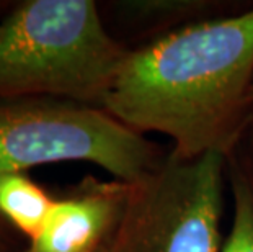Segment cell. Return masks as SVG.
<instances>
[{
  "mask_svg": "<svg viewBox=\"0 0 253 252\" xmlns=\"http://www.w3.org/2000/svg\"><path fill=\"white\" fill-rule=\"evenodd\" d=\"M103 110L176 157L229 155L252 121L253 5L129 48Z\"/></svg>",
  "mask_w": 253,
  "mask_h": 252,
  "instance_id": "obj_1",
  "label": "cell"
},
{
  "mask_svg": "<svg viewBox=\"0 0 253 252\" xmlns=\"http://www.w3.org/2000/svg\"><path fill=\"white\" fill-rule=\"evenodd\" d=\"M127 52L93 0H28L0 20V101L51 97L103 108Z\"/></svg>",
  "mask_w": 253,
  "mask_h": 252,
  "instance_id": "obj_2",
  "label": "cell"
},
{
  "mask_svg": "<svg viewBox=\"0 0 253 252\" xmlns=\"http://www.w3.org/2000/svg\"><path fill=\"white\" fill-rule=\"evenodd\" d=\"M165 155L157 143L100 106L51 97L0 101V172L85 160L132 184Z\"/></svg>",
  "mask_w": 253,
  "mask_h": 252,
  "instance_id": "obj_3",
  "label": "cell"
},
{
  "mask_svg": "<svg viewBox=\"0 0 253 252\" xmlns=\"http://www.w3.org/2000/svg\"><path fill=\"white\" fill-rule=\"evenodd\" d=\"M227 155L165 159L129 184L120 228L108 252H222Z\"/></svg>",
  "mask_w": 253,
  "mask_h": 252,
  "instance_id": "obj_4",
  "label": "cell"
},
{
  "mask_svg": "<svg viewBox=\"0 0 253 252\" xmlns=\"http://www.w3.org/2000/svg\"><path fill=\"white\" fill-rule=\"evenodd\" d=\"M129 184L87 177L57 198L25 252H106L120 228Z\"/></svg>",
  "mask_w": 253,
  "mask_h": 252,
  "instance_id": "obj_5",
  "label": "cell"
},
{
  "mask_svg": "<svg viewBox=\"0 0 253 252\" xmlns=\"http://www.w3.org/2000/svg\"><path fill=\"white\" fill-rule=\"evenodd\" d=\"M115 5L120 20L145 43L196 21L227 15L229 10L219 0H123Z\"/></svg>",
  "mask_w": 253,
  "mask_h": 252,
  "instance_id": "obj_6",
  "label": "cell"
},
{
  "mask_svg": "<svg viewBox=\"0 0 253 252\" xmlns=\"http://www.w3.org/2000/svg\"><path fill=\"white\" fill-rule=\"evenodd\" d=\"M232 214L222 252H253V148L247 136L227 155Z\"/></svg>",
  "mask_w": 253,
  "mask_h": 252,
  "instance_id": "obj_7",
  "label": "cell"
},
{
  "mask_svg": "<svg viewBox=\"0 0 253 252\" xmlns=\"http://www.w3.org/2000/svg\"><path fill=\"white\" fill-rule=\"evenodd\" d=\"M54 202L25 172H0V214L30 241L46 223Z\"/></svg>",
  "mask_w": 253,
  "mask_h": 252,
  "instance_id": "obj_8",
  "label": "cell"
},
{
  "mask_svg": "<svg viewBox=\"0 0 253 252\" xmlns=\"http://www.w3.org/2000/svg\"><path fill=\"white\" fill-rule=\"evenodd\" d=\"M247 139H249V143L252 144V148H253V111H252V121H250V128H249V131H247Z\"/></svg>",
  "mask_w": 253,
  "mask_h": 252,
  "instance_id": "obj_9",
  "label": "cell"
},
{
  "mask_svg": "<svg viewBox=\"0 0 253 252\" xmlns=\"http://www.w3.org/2000/svg\"><path fill=\"white\" fill-rule=\"evenodd\" d=\"M0 252H3V244H2V234H0Z\"/></svg>",
  "mask_w": 253,
  "mask_h": 252,
  "instance_id": "obj_10",
  "label": "cell"
},
{
  "mask_svg": "<svg viewBox=\"0 0 253 252\" xmlns=\"http://www.w3.org/2000/svg\"><path fill=\"white\" fill-rule=\"evenodd\" d=\"M108 251H110V249H108ZM108 251H106V252H108Z\"/></svg>",
  "mask_w": 253,
  "mask_h": 252,
  "instance_id": "obj_11",
  "label": "cell"
}]
</instances>
